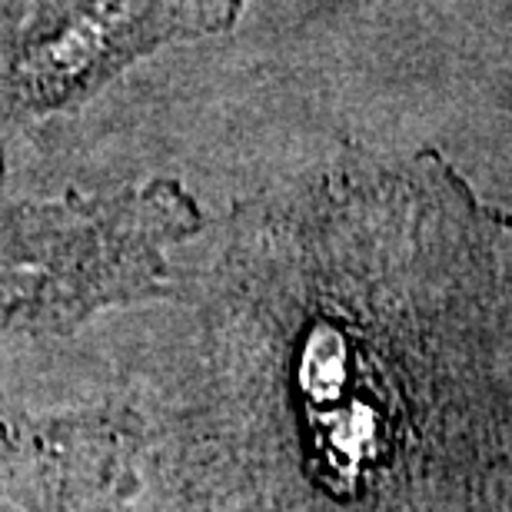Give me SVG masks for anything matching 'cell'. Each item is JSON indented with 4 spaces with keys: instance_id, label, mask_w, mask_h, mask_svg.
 <instances>
[{
    "instance_id": "obj_1",
    "label": "cell",
    "mask_w": 512,
    "mask_h": 512,
    "mask_svg": "<svg viewBox=\"0 0 512 512\" xmlns=\"http://www.w3.org/2000/svg\"><path fill=\"white\" fill-rule=\"evenodd\" d=\"M197 227L173 180L0 213V320H67L127 296L160 270V247Z\"/></svg>"
},
{
    "instance_id": "obj_2",
    "label": "cell",
    "mask_w": 512,
    "mask_h": 512,
    "mask_svg": "<svg viewBox=\"0 0 512 512\" xmlns=\"http://www.w3.org/2000/svg\"><path fill=\"white\" fill-rule=\"evenodd\" d=\"M243 0H0V140L90 104L153 50L230 30Z\"/></svg>"
}]
</instances>
